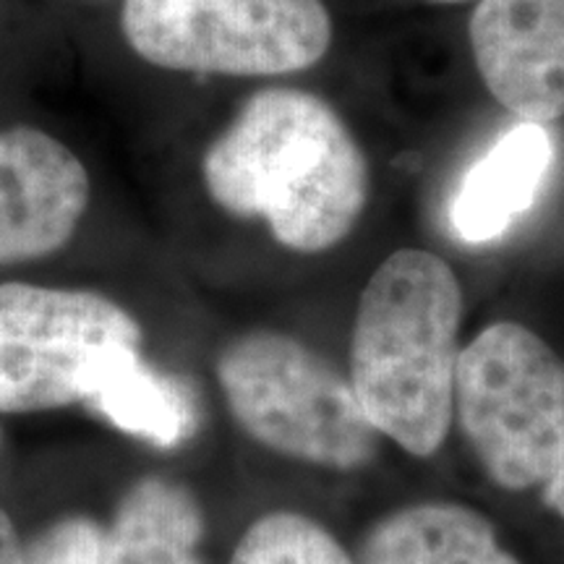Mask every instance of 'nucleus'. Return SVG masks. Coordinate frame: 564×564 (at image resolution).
I'll list each match as a JSON object with an SVG mask.
<instances>
[{
	"label": "nucleus",
	"instance_id": "1",
	"mask_svg": "<svg viewBox=\"0 0 564 564\" xmlns=\"http://www.w3.org/2000/svg\"><path fill=\"white\" fill-rule=\"evenodd\" d=\"M212 199L236 217H264L291 251L333 249L356 228L369 167L333 105L301 89H264L243 105L202 162Z\"/></svg>",
	"mask_w": 564,
	"mask_h": 564
},
{
	"label": "nucleus",
	"instance_id": "2",
	"mask_svg": "<svg viewBox=\"0 0 564 564\" xmlns=\"http://www.w3.org/2000/svg\"><path fill=\"white\" fill-rule=\"evenodd\" d=\"M463 291L432 251L400 249L358 301L350 387L377 429L413 457H432L453 426Z\"/></svg>",
	"mask_w": 564,
	"mask_h": 564
},
{
	"label": "nucleus",
	"instance_id": "3",
	"mask_svg": "<svg viewBox=\"0 0 564 564\" xmlns=\"http://www.w3.org/2000/svg\"><path fill=\"white\" fill-rule=\"evenodd\" d=\"M217 382L232 419L270 453L352 474L373 463L379 436L350 379L295 337L253 329L225 345Z\"/></svg>",
	"mask_w": 564,
	"mask_h": 564
},
{
	"label": "nucleus",
	"instance_id": "4",
	"mask_svg": "<svg viewBox=\"0 0 564 564\" xmlns=\"http://www.w3.org/2000/svg\"><path fill=\"white\" fill-rule=\"evenodd\" d=\"M453 419L499 489L546 486L564 463V361L523 324H491L457 358Z\"/></svg>",
	"mask_w": 564,
	"mask_h": 564
},
{
	"label": "nucleus",
	"instance_id": "5",
	"mask_svg": "<svg viewBox=\"0 0 564 564\" xmlns=\"http://www.w3.org/2000/svg\"><path fill=\"white\" fill-rule=\"evenodd\" d=\"M121 26L139 58L186 74H295L333 45L322 0H126Z\"/></svg>",
	"mask_w": 564,
	"mask_h": 564
},
{
	"label": "nucleus",
	"instance_id": "6",
	"mask_svg": "<svg viewBox=\"0 0 564 564\" xmlns=\"http://www.w3.org/2000/svg\"><path fill=\"white\" fill-rule=\"evenodd\" d=\"M121 348H141V327L108 295L3 282L0 413L82 403L97 366Z\"/></svg>",
	"mask_w": 564,
	"mask_h": 564
},
{
	"label": "nucleus",
	"instance_id": "7",
	"mask_svg": "<svg viewBox=\"0 0 564 564\" xmlns=\"http://www.w3.org/2000/svg\"><path fill=\"white\" fill-rule=\"evenodd\" d=\"M76 152L34 126L0 129V267L61 251L89 207Z\"/></svg>",
	"mask_w": 564,
	"mask_h": 564
},
{
	"label": "nucleus",
	"instance_id": "8",
	"mask_svg": "<svg viewBox=\"0 0 564 564\" xmlns=\"http://www.w3.org/2000/svg\"><path fill=\"white\" fill-rule=\"evenodd\" d=\"M470 47L486 89L520 121L564 116V0H481Z\"/></svg>",
	"mask_w": 564,
	"mask_h": 564
},
{
	"label": "nucleus",
	"instance_id": "9",
	"mask_svg": "<svg viewBox=\"0 0 564 564\" xmlns=\"http://www.w3.org/2000/svg\"><path fill=\"white\" fill-rule=\"evenodd\" d=\"M554 162V139L544 123L523 121L491 141L463 175L449 204V225L463 243L502 238L544 188Z\"/></svg>",
	"mask_w": 564,
	"mask_h": 564
},
{
	"label": "nucleus",
	"instance_id": "10",
	"mask_svg": "<svg viewBox=\"0 0 564 564\" xmlns=\"http://www.w3.org/2000/svg\"><path fill=\"white\" fill-rule=\"evenodd\" d=\"M356 564H523L474 507L415 502L379 518L358 544Z\"/></svg>",
	"mask_w": 564,
	"mask_h": 564
},
{
	"label": "nucleus",
	"instance_id": "11",
	"mask_svg": "<svg viewBox=\"0 0 564 564\" xmlns=\"http://www.w3.org/2000/svg\"><path fill=\"white\" fill-rule=\"evenodd\" d=\"M82 403L118 432L160 449L178 447L192 440L199 426L192 390L181 379L147 364L139 348L110 352L91 373Z\"/></svg>",
	"mask_w": 564,
	"mask_h": 564
},
{
	"label": "nucleus",
	"instance_id": "12",
	"mask_svg": "<svg viewBox=\"0 0 564 564\" xmlns=\"http://www.w3.org/2000/svg\"><path fill=\"white\" fill-rule=\"evenodd\" d=\"M204 512L186 486L162 476L133 484L105 528L102 564H204Z\"/></svg>",
	"mask_w": 564,
	"mask_h": 564
},
{
	"label": "nucleus",
	"instance_id": "13",
	"mask_svg": "<svg viewBox=\"0 0 564 564\" xmlns=\"http://www.w3.org/2000/svg\"><path fill=\"white\" fill-rule=\"evenodd\" d=\"M230 564H356V560L314 518L278 510L246 528Z\"/></svg>",
	"mask_w": 564,
	"mask_h": 564
},
{
	"label": "nucleus",
	"instance_id": "14",
	"mask_svg": "<svg viewBox=\"0 0 564 564\" xmlns=\"http://www.w3.org/2000/svg\"><path fill=\"white\" fill-rule=\"evenodd\" d=\"M105 528L87 514H68L21 546V564H102Z\"/></svg>",
	"mask_w": 564,
	"mask_h": 564
},
{
	"label": "nucleus",
	"instance_id": "15",
	"mask_svg": "<svg viewBox=\"0 0 564 564\" xmlns=\"http://www.w3.org/2000/svg\"><path fill=\"white\" fill-rule=\"evenodd\" d=\"M0 564H21V541L3 510H0Z\"/></svg>",
	"mask_w": 564,
	"mask_h": 564
},
{
	"label": "nucleus",
	"instance_id": "16",
	"mask_svg": "<svg viewBox=\"0 0 564 564\" xmlns=\"http://www.w3.org/2000/svg\"><path fill=\"white\" fill-rule=\"evenodd\" d=\"M544 497H546V505L564 520V463L562 468L556 470L552 481L544 486Z\"/></svg>",
	"mask_w": 564,
	"mask_h": 564
},
{
	"label": "nucleus",
	"instance_id": "17",
	"mask_svg": "<svg viewBox=\"0 0 564 564\" xmlns=\"http://www.w3.org/2000/svg\"><path fill=\"white\" fill-rule=\"evenodd\" d=\"M434 3H463V0H434Z\"/></svg>",
	"mask_w": 564,
	"mask_h": 564
}]
</instances>
